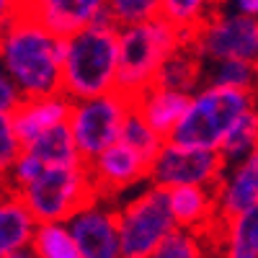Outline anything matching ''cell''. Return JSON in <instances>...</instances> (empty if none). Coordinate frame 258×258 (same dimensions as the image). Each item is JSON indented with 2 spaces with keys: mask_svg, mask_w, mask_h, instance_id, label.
I'll return each instance as SVG.
<instances>
[{
  "mask_svg": "<svg viewBox=\"0 0 258 258\" xmlns=\"http://www.w3.org/2000/svg\"><path fill=\"white\" fill-rule=\"evenodd\" d=\"M178 230L168 191L150 183L119 207V232L124 258H153Z\"/></svg>",
  "mask_w": 258,
  "mask_h": 258,
  "instance_id": "cell-6",
  "label": "cell"
},
{
  "mask_svg": "<svg viewBox=\"0 0 258 258\" xmlns=\"http://www.w3.org/2000/svg\"><path fill=\"white\" fill-rule=\"evenodd\" d=\"M26 202L39 225L49 222H68L85 204H91L98 194L91 178L88 163L78 165H47L34 183L18 191Z\"/></svg>",
  "mask_w": 258,
  "mask_h": 258,
  "instance_id": "cell-5",
  "label": "cell"
},
{
  "mask_svg": "<svg viewBox=\"0 0 258 258\" xmlns=\"http://www.w3.org/2000/svg\"><path fill=\"white\" fill-rule=\"evenodd\" d=\"M31 250L39 258H85L73 238V232L68 222H49V225H39L36 240Z\"/></svg>",
  "mask_w": 258,
  "mask_h": 258,
  "instance_id": "cell-22",
  "label": "cell"
},
{
  "mask_svg": "<svg viewBox=\"0 0 258 258\" xmlns=\"http://www.w3.org/2000/svg\"><path fill=\"white\" fill-rule=\"evenodd\" d=\"M24 101H26L24 93L18 91V85H16L8 75L0 78V116H11V114H16V111H18V106L24 103Z\"/></svg>",
  "mask_w": 258,
  "mask_h": 258,
  "instance_id": "cell-30",
  "label": "cell"
},
{
  "mask_svg": "<svg viewBox=\"0 0 258 258\" xmlns=\"http://www.w3.org/2000/svg\"><path fill=\"white\" fill-rule=\"evenodd\" d=\"M135 111V98H129L121 91L73 101L70 114V132L80 150V158L85 163H93L101 153L114 147L121 140L124 124Z\"/></svg>",
  "mask_w": 258,
  "mask_h": 258,
  "instance_id": "cell-7",
  "label": "cell"
},
{
  "mask_svg": "<svg viewBox=\"0 0 258 258\" xmlns=\"http://www.w3.org/2000/svg\"><path fill=\"white\" fill-rule=\"evenodd\" d=\"M253 64H255V93H258V57L253 59Z\"/></svg>",
  "mask_w": 258,
  "mask_h": 258,
  "instance_id": "cell-34",
  "label": "cell"
},
{
  "mask_svg": "<svg viewBox=\"0 0 258 258\" xmlns=\"http://www.w3.org/2000/svg\"><path fill=\"white\" fill-rule=\"evenodd\" d=\"M225 170H227V165L220 158V153L165 142L163 153L155 158L153 165H150V183L160 186L165 191L178 188V186L217 188L222 176H225Z\"/></svg>",
  "mask_w": 258,
  "mask_h": 258,
  "instance_id": "cell-9",
  "label": "cell"
},
{
  "mask_svg": "<svg viewBox=\"0 0 258 258\" xmlns=\"http://www.w3.org/2000/svg\"><path fill=\"white\" fill-rule=\"evenodd\" d=\"M153 258H202V238L197 232L176 230Z\"/></svg>",
  "mask_w": 258,
  "mask_h": 258,
  "instance_id": "cell-28",
  "label": "cell"
},
{
  "mask_svg": "<svg viewBox=\"0 0 258 258\" xmlns=\"http://www.w3.org/2000/svg\"><path fill=\"white\" fill-rule=\"evenodd\" d=\"M188 106H191V93L170 91L163 85H153L135 98V111L165 140H170V135L178 129Z\"/></svg>",
  "mask_w": 258,
  "mask_h": 258,
  "instance_id": "cell-14",
  "label": "cell"
},
{
  "mask_svg": "<svg viewBox=\"0 0 258 258\" xmlns=\"http://www.w3.org/2000/svg\"><path fill=\"white\" fill-rule=\"evenodd\" d=\"M64 39L49 31L29 11H16L3 31V75H8L24 98H47L62 93Z\"/></svg>",
  "mask_w": 258,
  "mask_h": 258,
  "instance_id": "cell-1",
  "label": "cell"
},
{
  "mask_svg": "<svg viewBox=\"0 0 258 258\" xmlns=\"http://www.w3.org/2000/svg\"><path fill=\"white\" fill-rule=\"evenodd\" d=\"M214 3H217V6H227V3H230V0H214Z\"/></svg>",
  "mask_w": 258,
  "mask_h": 258,
  "instance_id": "cell-35",
  "label": "cell"
},
{
  "mask_svg": "<svg viewBox=\"0 0 258 258\" xmlns=\"http://www.w3.org/2000/svg\"><path fill=\"white\" fill-rule=\"evenodd\" d=\"M204 78V68H202V59L191 52V47L186 44L183 49H178L173 57H170L163 70L158 75L155 85H163V88L170 91H181V93H197L199 88V80Z\"/></svg>",
  "mask_w": 258,
  "mask_h": 258,
  "instance_id": "cell-19",
  "label": "cell"
},
{
  "mask_svg": "<svg viewBox=\"0 0 258 258\" xmlns=\"http://www.w3.org/2000/svg\"><path fill=\"white\" fill-rule=\"evenodd\" d=\"M68 227L85 258H124L119 209L103 197H96L78 214L68 220Z\"/></svg>",
  "mask_w": 258,
  "mask_h": 258,
  "instance_id": "cell-10",
  "label": "cell"
},
{
  "mask_svg": "<svg viewBox=\"0 0 258 258\" xmlns=\"http://www.w3.org/2000/svg\"><path fill=\"white\" fill-rule=\"evenodd\" d=\"M88 170L96 194L109 202L126 188H137L142 181H150V163L121 140L88 163Z\"/></svg>",
  "mask_w": 258,
  "mask_h": 258,
  "instance_id": "cell-11",
  "label": "cell"
},
{
  "mask_svg": "<svg viewBox=\"0 0 258 258\" xmlns=\"http://www.w3.org/2000/svg\"><path fill=\"white\" fill-rule=\"evenodd\" d=\"M26 150H31L36 158L44 160V165H78V163H85L80 158V150L73 140V132H70L68 124L47 132L39 142H34Z\"/></svg>",
  "mask_w": 258,
  "mask_h": 258,
  "instance_id": "cell-21",
  "label": "cell"
},
{
  "mask_svg": "<svg viewBox=\"0 0 258 258\" xmlns=\"http://www.w3.org/2000/svg\"><path fill=\"white\" fill-rule=\"evenodd\" d=\"M170 212L178 225V230L197 232L207 230L214 220H220L217 212V188L209 186H178L168 191Z\"/></svg>",
  "mask_w": 258,
  "mask_h": 258,
  "instance_id": "cell-16",
  "label": "cell"
},
{
  "mask_svg": "<svg viewBox=\"0 0 258 258\" xmlns=\"http://www.w3.org/2000/svg\"><path fill=\"white\" fill-rule=\"evenodd\" d=\"M188 44V36L168 18L158 16L137 26L121 29L119 36V91L137 98L158 83L163 64Z\"/></svg>",
  "mask_w": 258,
  "mask_h": 258,
  "instance_id": "cell-3",
  "label": "cell"
},
{
  "mask_svg": "<svg viewBox=\"0 0 258 258\" xmlns=\"http://www.w3.org/2000/svg\"><path fill=\"white\" fill-rule=\"evenodd\" d=\"M29 11L49 31L68 39L106 18V0H34Z\"/></svg>",
  "mask_w": 258,
  "mask_h": 258,
  "instance_id": "cell-12",
  "label": "cell"
},
{
  "mask_svg": "<svg viewBox=\"0 0 258 258\" xmlns=\"http://www.w3.org/2000/svg\"><path fill=\"white\" fill-rule=\"evenodd\" d=\"M121 142H126L132 150H137V153L153 165L155 158L163 153V147H165V137H160L153 126H150L137 111H132V116L126 119L124 124V132H121Z\"/></svg>",
  "mask_w": 258,
  "mask_h": 258,
  "instance_id": "cell-25",
  "label": "cell"
},
{
  "mask_svg": "<svg viewBox=\"0 0 258 258\" xmlns=\"http://www.w3.org/2000/svg\"><path fill=\"white\" fill-rule=\"evenodd\" d=\"M13 3H16V11H21V8H29L34 0H13ZM16 11H13V13H16Z\"/></svg>",
  "mask_w": 258,
  "mask_h": 258,
  "instance_id": "cell-33",
  "label": "cell"
},
{
  "mask_svg": "<svg viewBox=\"0 0 258 258\" xmlns=\"http://www.w3.org/2000/svg\"><path fill=\"white\" fill-rule=\"evenodd\" d=\"M227 8L235 11V13H240V16H245V18L258 21V0H230Z\"/></svg>",
  "mask_w": 258,
  "mask_h": 258,
  "instance_id": "cell-31",
  "label": "cell"
},
{
  "mask_svg": "<svg viewBox=\"0 0 258 258\" xmlns=\"http://www.w3.org/2000/svg\"><path fill=\"white\" fill-rule=\"evenodd\" d=\"M204 80L214 88L230 91H253L255 93V64L248 59H220L204 62Z\"/></svg>",
  "mask_w": 258,
  "mask_h": 258,
  "instance_id": "cell-20",
  "label": "cell"
},
{
  "mask_svg": "<svg viewBox=\"0 0 258 258\" xmlns=\"http://www.w3.org/2000/svg\"><path fill=\"white\" fill-rule=\"evenodd\" d=\"M217 8L214 0H160V16L178 26L188 39Z\"/></svg>",
  "mask_w": 258,
  "mask_h": 258,
  "instance_id": "cell-23",
  "label": "cell"
},
{
  "mask_svg": "<svg viewBox=\"0 0 258 258\" xmlns=\"http://www.w3.org/2000/svg\"><path fill=\"white\" fill-rule=\"evenodd\" d=\"M73 114V98L64 93L47 96V98H26L18 106V111L11 114V121L16 126V135L21 137L24 147H31L47 132L70 121Z\"/></svg>",
  "mask_w": 258,
  "mask_h": 258,
  "instance_id": "cell-13",
  "label": "cell"
},
{
  "mask_svg": "<svg viewBox=\"0 0 258 258\" xmlns=\"http://www.w3.org/2000/svg\"><path fill=\"white\" fill-rule=\"evenodd\" d=\"M255 96L258 93L253 91H230V88L204 85V88H199L191 96L188 111L168 142L220 153L227 137L232 135V129L250 111L258 109Z\"/></svg>",
  "mask_w": 258,
  "mask_h": 258,
  "instance_id": "cell-4",
  "label": "cell"
},
{
  "mask_svg": "<svg viewBox=\"0 0 258 258\" xmlns=\"http://www.w3.org/2000/svg\"><path fill=\"white\" fill-rule=\"evenodd\" d=\"M36 232L39 220L31 214L26 202L16 191H6L0 204V255L29 250L36 240Z\"/></svg>",
  "mask_w": 258,
  "mask_h": 258,
  "instance_id": "cell-17",
  "label": "cell"
},
{
  "mask_svg": "<svg viewBox=\"0 0 258 258\" xmlns=\"http://www.w3.org/2000/svg\"><path fill=\"white\" fill-rule=\"evenodd\" d=\"M106 13L119 29L137 26L160 16V0H106Z\"/></svg>",
  "mask_w": 258,
  "mask_h": 258,
  "instance_id": "cell-26",
  "label": "cell"
},
{
  "mask_svg": "<svg viewBox=\"0 0 258 258\" xmlns=\"http://www.w3.org/2000/svg\"><path fill=\"white\" fill-rule=\"evenodd\" d=\"M24 150L26 147L21 142V137L16 135L11 116H0V165H3V170H8Z\"/></svg>",
  "mask_w": 258,
  "mask_h": 258,
  "instance_id": "cell-29",
  "label": "cell"
},
{
  "mask_svg": "<svg viewBox=\"0 0 258 258\" xmlns=\"http://www.w3.org/2000/svg\"><path fill=\"white\" fill-rule=\"evenodd\" d=\"M222 222V255L258 258V204Z\"/></svg>",
  "mask_w": 258,
  "mask_h": 258,
  "instance_id": "cell-18",
  "label": "cell"
},
{
  "mask_svg": "<svg viewBox=\"0 0 258 258\" xmlns=\"http://www.w3.org/2000/svg\"><path fill=\"white\" fill-rule=\"evenodd\" d=\"M188 47L202 59V64L220 59L253 62L258 57V21L235 13L227 6H217L212 16L191 34Z\"/></svg>",
  "mask_w": 258,
  "mask_h": 258,
  "instance_id": "cell-8",
  "label": "cell"
},
{
  "mask_svg": "<svg viewBox=\"0 0 258 258\" xmlns=\"http://www.w3.org/2000/svg\"><path fill=\"white\" fill-rule=\"evenodd\" d=\"M258 204V150L238 165H230L217 186L220 220L235 217Z\"/></svg>",
  "mask_w": 258,
  "mask_h": 258,
  "instance_id": "cell-15",
  "label": "cell"
},
{
  "mask_svg": "<svg viewBox=\"0 0 258 258\" xmlns=\"http://www.w3.org/2000/svg\"><path fill=\"white\" fill-rule=\"evenodd\" d=\"M0 258H39L31 248L29 250H16V253H8V255H0Z\"/></svg>",
  "mask_w": 258,
  "mask_h": 258,
  "instance_id": "cell-32",
  "label": "cell"
},
{
  "mask_svg": "<svg viewBox=\"0 0 258 258\" xmlns=\"http://www.w3.org/2000/svg\"><path fill=\"white\" fill-rule=\"evenodd\" d=\"M258 150V109L250 111L238 126L232 129V135L227 137V142L220 150V158L225 160V165H238L245 158H250Z\"/></svg>",
  "mask_w": 258,
  "mask_h": 258,
  "instance_id": "cell-24",
  "label": "cell"
},
{
  "mask_svg": "<svg viewBox=\"0 0 258 258\" xmlns=\"http://www.w3.org/2000/svg\"><path fill=\"white\" fill-rule=\"evenodd\" d=\"M119 36L121 29L106 13L98 24L64 39V96L73 101H85L119 91Z\"/></svg>",
  "mask_w": 258,
  "mask_h": 258,
  "instance_id": "cell-2",
  "label": "cell"
},
{
  "mask_svg": "<svg viewBox=\"0 0 258 258\" xmlns=\"http://www.w3.org/2000/svg\"><path fill=\"white\" fill-rule=\"evenodd\" d=\"M44 170H47L44 160L36 158L31 150H24V153L16 158V163L8 170H3L6 173V191H16L18 194L21 188H26L29 183H34Z\"/></svg>",
  "mask_w": 258,
  "mask_h": 258,
  "instance_id": "cell-27",
  "label": "cell"
}]
</instances>
